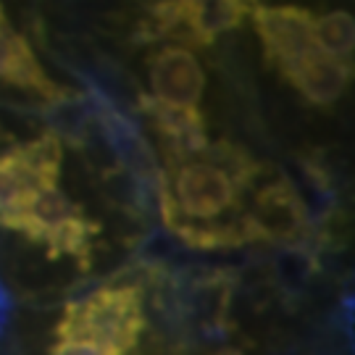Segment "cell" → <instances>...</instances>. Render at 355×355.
Returning <instances> with one entry per match:
<instances>
[{
	"label": "cell",
	"mask_w": 355,
	"mask_h": 355,
	"mask_svg": "<svg viewBox=\"0 0 355 355\" xmlns=\"http://www.w3.org/2000/svg\"><path fill=\"white\" fill-rule=\"evenodd\" d=\"M211 355H242L240 350H216V353H211Z\"/></svg>",
	"instance_id": "cell-3"
},
{
	"label": "cell",
	"mask_w": 355,
	"mask_h": 355,
	"mask_svg": "<svg viewBox=\"0 0 355 355\" xmlns=\"http://www.w3.org/2000/svg\"><path fill=\"white\" fill-rule=\"evenodd\" d=\"M98 101L55 51L45 0H0V108L61 111Z\"/></svg>",
	"instance_id": "cell-2"
},
{
	"label": "cell",
	"mask_w": 355,
	"mask_h": 355,
	"mask_svg": "<svg viewBox=\"0 0 355 355\" xmlns=\"http://www.w3.org/2000/svg\"><path fill=\"white\" fill-rule=\"evenodd\" d=\"M155 237L148 166L111 105L0 108V324L111 277Z\"/></svg>",
	"instance_id": "cell-1"
}]
</instances>
